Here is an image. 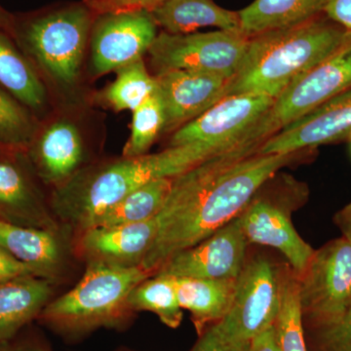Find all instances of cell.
Here are the masks:
<instances>
[{"mask_svg":"<svg viewBox=\"0 0 351 351\" xmlns=\"http://www.w3.org/2000/svg\"><path fill=\"white\" fill-rule=\"evenodd\" d=\"M301 152L256 154L221 173L201 163L178 178L181 207L161 226L142 267L154 276L174 254L195 246L237 219L258 189Z\"/></svg>","mask_w":351,"mask_h":351,"instance_id":"6da1fadb","label":"cell"},{"mask_svg":"<svg viewBox=\"0 0 351 351\" xmlns=\"http://www.w3.org/2000/svg\"><path fill=\"white\" fill-rule=\"evenodd\" d=\"M210 157L199 145H179L78 171L55 189L51 210L69 228L82 232L106 210L147 182L178 177Z\"/></svg>","mask_w":351,"mask_h":351,"instance_id":"7a4b0ae2","label":"cell"},{"mask_svg":"<svg viewBox=\"0 0 351 351\" xmlns=\"http://www.w3.org/2000/svg\"><path fill=\"white\" fill-rule=\"evenodd\" d=\"M350 39L351 32L325 14L294 27L252 36L241 66L228 80L225 97L258 94L276 99Z\"/></svg>","mask_w":351,"mask_h":351,"instance_id":"3957f363","label":"cell"},{"mask_svg":"<svg viewBox=\"0 0 351 351\" xmlns=\"http://www.w3.org/2000/svg\"><path fill=\"white\" fill-rule=\"evenodd\" d=\"M154 276L142 267H123L87 263L75 287L53 299L39 314L43 325L68 339L83 338L96 330H122L134 313L128 304L133 289Z\"/></svg>","mask_w":351,"mask_h":351,"instance_id":"277c9868","label":"cell"},{"mask_svg":"<svg viewBox=\"0 0 351 351\" xmlns=\"http://www.w3.org/2000/svg\"><path fill=\"white\" fill-rule=\"evenodd\" d=\"M95 18L83 2L69 4L27 21L21 34L43 71L71 86L80 77Z\"/></svg>","mask_w":351,"mask_h":351,"instance_id":"5b68a950","label":"cell"},{"mask_svg":"<svg viewBox=\"0 0 351 351\" xmlns=\"http://www.w3.org/2000/svg\"><path fill=\"white\" fill-rule=\"evenodd\" d=\"M351 88V39L332 56L294 80L245 133V144L267 138Z\"/></svg>","mask_w":351,"mask_h":351,"instance_id":"8992f818","label":"cell"},{"mask_svg":"<svg viewBox=\"0 0 351 351\" xmlns=\"http://www.w3.org/2000/svg\"><path fill=\"white\" fill-rule=\"evenodd\" d=\"M283 271L265 257L246 260L237 278L232 306L213 324L221 338L234 343L252 339L274 326L282 302Z\"/></svg>","mask_w":351,"mask_h":351,"instance_id":"52a82bcc","label":"cell"},{"mask_svg":"<svg viewBox=\"0 0 351 351\" xmlns=\"http://www.w3.org/2000/svg\"><path fill=\"white\" fill-rule=\"evenodd\" d=\"M249 38L218 31L170 34L159 32L149 54L156 75L171 71L213 73L232 80L243 61Z\"/></svg>","mask_w":351,"mask_h":351,"instance_id":"ba28073f","label":"cell"},{"mask_svg":"<svg viewBox=\"0 0 351 351\" xmlns=\"http://www.w3.org/2000/svg\"><path fill=\"white\" fill-rule=\"evenodd\" d=\"M299 278L302 315L318 330L332 326L351 307V245L332 240L314 251Z\"/></svg>","mask_w":351,"mask_h":351,"instance_id":"9c48e42d","label":"cell"},{"mask_svg":"<svg viewBox=\"0 0 351 351\" xmlns=\"http://www.w3.org/2000/svg\"><path fill=\"white\" fill-rule=\"evenodd\" d=\"M274 99L265 95H230L173 133L169 147L199 145L213 156L241 145L245 133L265 114Z\"/></svg>","mask_w":351,"mask_h":351,"instance_id":"30bf717a","label":"cell"},{"mask_svg":"<svg viewBox=\"0 0 351 351\" xmlns=\"http://www.w3.org/2000/svg\"><path fill=\"white\" fill-rule=\"evenodd\" d=\"M158 36L145 9L96 16L90 34V71L101 76L143 59Z\"/></svg>","mask_w":351,"mask_h":351,"instance_id":"8fae6325","label":"cell"},{"mask_svg":"<svg viewBox=\"0 0 351 351\" xmlns=\"http://www.w3.org/2000/svg\"><path fill=\"white\" fill-rule=\"evenodd\" d=\"M248 244L237 217L199 243L174 254L156 274L234 280L246 263Z\"/></svg>","mask_w":351,"mask_h":351,"instance_id":"7c38bea8","label":"cell"},{"mask_svg":"<svg viewBox=\"0 0 351 351\" xmlns=\"http://www.w3.org/2000/svg\"><path fill=\"white\" fill-rule=\"evenodd\" d=\"M351 137V88L267 138L257 154H289Z\"/></svg>","mask_w":351,"mask_h":351,"instance_id":"4fadbf2b","label":"cell"},{"mask_svg":"<svg viewBox=\"0 0 351 351\" xmlns=\"http://www.w3.org/2000/svg\"><path fill=\"white\" fill-rule=\"evenodd\" d=\"M162 98V133H174L225 98L228 80L213 73L171 71L154 75Z\"/></svg>","mask_w":351,"mask_h":351,"instance_id":"5bb4252c","label":"cell"},{"mask_svg":"<svg viewBox=\"0 0 351 351\" xmlns=\"http://www.w3.org/2000/svg\"><path fill=\"white\" fill-rule=\"evenodd\" d=\"M156 218L117 226H92L76 232L75 251L87 263L117 267L142 265L159 232Z\"/></svg>","mask_w":351,"mask_h":351,"instance_id":"9a60e30c","label":"cell"},{"mask_svg":"<svg viewBox=\"0 0 351 351\" xmlns=\"http://www.w3.org/2000/svg\"><path fill=\"white\" fill-rule=\"evenodd\" d=\"M239 219L249 244L276 249L287 258L291 269L301 276L315 250L300 237L286 210L274 201L255 196Z\"/></svg>","mask_w":351,"mask_h":351,"instance_id":"2e32d148","label":"cell"},{"mask_svg":"<svg viewBox=\"0 0 351 351\" xmlns=\"http://www.w3.org/2000/svg\"><path fill=\"white\" fill-rule=\"evenodd\" d=\"M61 230L14 225L0 219V246L36 276L54 281L62 276L68 250Z\"/></svg>","mask_w":351,"mask_h":351,"instance_id":"e0dca14e","label":"cell"},{"mask_svg":"<svg viewBox=\"0 0 351 351\" xmlns=\"http://www.w3.org/2000/svg\"><path fill=\"white\" fill-rule=\"evenodd\" d=\"M32 157L41 180L58 188L80 171L84 159L82 134L68 120L53 122L34 143Z\"/></svg>","mask_w":351,"mask_h":351,"instance_id":"ac0fdd59","label":"cell"},{"mask_svg":"<svg viewBox=\"0 0 351 351\" xmlns=\"http://www.w3.org/2000/svg\"><path fill=\"white\" fill-rule=\"evenodd\" d=\"M0 219L23 226L58 230L52 210L46 206L31 179L18 164L0 158Z\"/></svg>","mask_w":351,"mask_h":351,"instance_id":"d6986e66","label":"cell"},{"mask_svg":"<svg viewBox=\"0 0 351 351\" xmlns=\"http://www.w3.org/2000/svg\"><path fill=\"white\" fill-rule=\"evenodd\" d=\"M53 281L36 276L0 283V343L11 341L52 301Z\"/></svg>","mask_w":351,"mask_h":351,"instance_id":"ffe728a7","label":"cell"},{"mask_svg":"<svg viewBox=\"0 0 351 351\" xmlns=\"http://www.w3.org/2000/svg\"><path fill=\"white\" fill-rule=\"evenodd\" d=\"M149 12L158 27L170 34H191L206 27L241 32L239 12L226 10L213 0H163Z\"/></svg>","mask_w":351,"mask_h":351,"instance_id":"44dd1931","label":"cell"},{"mask_svg":"<svg viewBox=\"0 0 351 351\" xmlns=\"http://www.w3.org/2000/svg\"><path fill=\"white\" fill-rule=\"evenodd\" d=\"M178 301L191 314L198 336L228 314L234 298L237 281L173 277Z\"/></svg>","mask_w":351,"mask_h":351,"instance_id":"7402d4cb","label":"cell"},{"mask_svg":"<svg viewBox=\"0 0 351 351\" xmlns=\"http://www.w3.org/2000/svg\"><path fill=\"white\" fill-rule=\"evenodd\" d=\"M328 0H255L239 11L247 38L302 24L324 14Z\"/></svg>","mask_w":351,"mask_h":351,"instance_id":"603a6c76","label":"cell"},{"mask_svg":"<svg viewBox=\"0 0 351 351\" xmlns=\"http://www.w3.org/2000/svg\"><path fill=\"white\" fill-rule=\"evenodd\" d=\"M0 86L25 107L39 110L47 101V92L27 59L0 31Z\"/></svg>","mask_w":351,"mask_h":351,"instance_id":"cb8c5ba5","label":"cell"},{"mask_svg":"<svg viewBox=\"0 0 351 351\" xmlns=\"http://www.w3.org/2000/svg\"><path fill=\"white\" fill-rule=\"evenodd\" d=\"M173 181L174 178H160L147 182L97 217L89 228L130 225L156 218L169 197Z\"/></svg>","mask_w":351,"mask_h":351,"instance_id":"d4e9b609","label":"cell"},{"mask_svg":"<svg viewBox=\"0 0 351 351\" xmlns=\"http://www.w3.org/2000/svg\"><path fill=\"white\" fill-rule=\"evenodd\" d=\"M117 78L99 94L98 100L115 112L135 110L157 90L156 76L147 71L144 59L122 66Z\"/></svg>","mask_w":351,"mask_h":351,"instance_id":"484cf974","label":"cell"},{"mask_svg":"<svg viewBox=\"0 0 351 351\" xmlns=\"http://www.w3.org/2000/svg\"><path fill=\"white\" fill-rule=\"evenodd\" d=\"M128 304L135 313L151 311L156 314L163 324L172 329L181 325L184 316L171 276L156 274L145 279L133 289Z\"/></svg>","mask_w":351,"mask_h":351,"instance_id":"4316f807","label":"cell"},{"mask_svg":"<svg viewBox=\"0 0 351 351\" xmlns=\"http://www.w3.org/2000/svg\"><path fill=\"white\" fill-rule=\"evenodd\" d=\"M300 301L299 278L292 269L283 271L282 302L274 323L278 351H308Z\"/></svg>","mask_w":351,"mask_h":351,"instance_id":"83f0119b","label":"cell"},{"mask_svg":"<svg viewBox=\"0 0 351 351\" xmlns=\"http://www.w3.org/2000/svg\"><path fill=\"white\" fill-rule=\"evenodd\" d=\"M132 112L131 134L123 147L124 157L145 156L163 132L165 110L158 87Z\"/></svg>","mask_w":351,"mask_h":351,"instance_id":"f1b7e54d","label":"cell"},{"mask_svg":"<svg viewBox=\"0 0 351 351\" xmlns=\"http://www.w3.org/2000/svg\"><path fill=\"white\" fill-rule=\"evenodd\" d=\"M34 123L25 106L0 86V145L23 151L34 140Z\"/></svg>","mask_w":351,"mask_h":351,"instance_id":"f546056e","label":"cell"},{"mask_svg":"<svg viewBox=\"0 0 351 351\" xmlns=\"http://www.w3.org/2000/svg\"><path fill=\"white\" fill-rule=\"evenodd\" d=\"M318 336L323 351H351V307L337 324L319 329Z\"/></svg>","mask_w":351,"mask_h":351,"instance_id":"4dcf8cb0","label":"cell"},{"mask_svg":"<svg viewBox=\"0 0 351 351\" xmlns=\"http://www.w3.org/2000/svg\"><path fill=\"white\" fill-rule=\"evenodd\" d=\"M154 0H83V3L95 16L101 14L120 12V11L145 9L149 11Z\"/></svg>","mask_w":351,"mask_h":351,"instance_id":"1f68e13d","label":"cell"},{"mask_svg":"<svg viewBox=\"0 0 351 351\" xmlns=\"http://www.w3.org/2000/svg\"><path fill=\"white\" fill-rule=\"evenodd\" d=\"M250 345L251 343H234L226 341L211 325L198 336L197 341L191 351H249Z\"/></svg>","mask_w":351,"mask_h":351,"instance_id":"d6a6232c","label":"cell"},{"mask_svg":"<svg viewBox=\"0 0 351 351\" xmlns=\"http://www.w3.org/2000/svg\"><path fill=\"white\" fill-rule=\"evenodd\" d=\"M24 276H36V274L29 267L19 262L5 249L0 246V283Z\"/></svg>","mask_w":351,"mask_h":351,"instance_id":"836d02e7","label":"cell"},{"mask_svg":"<svg viewBox=\"0 0 351 351\" xmlns=\"http://www.w3.org/2000/svg\"><path fill=\"white\" fill-rule=\"evenodd\" d=\"M324 14L351 32V0H328Z\"/></svg>","mask_w":351,"mask_h":351,"instance_id":"e575fe53","label":"cell"},{"mask_svg":"<svg viewBox=\"0 0 351 351\" xmlns=\"http://www.w3.org/2000/svg\"><path fill=\"white\" fill-rule=\"evenodd\" d=\"M249 351H278L274 325L252 339Z\"/></svg>","mask_w":351,"mask_h":351,"instance_id":"d590c367","label":"cell"},{"mask_svg":"<svg viewBox=\"0 0 351 351\" xmlns=\"http://www.w3.org/2000/svg\"><path fill=\"white\" fill-rule=\"evenodd\" d=\"M335 223L343 233V239L351 245V201L336 214Z\"/></svg>","mask_w":351,"mask_h":351,"instance_id":"8d00e7d4","label":"cell"},{"mask_svg":"<svg viewBox=\"0 0 351 351\" xmlns=\"http://www.w3.org/2000/svg\"><path fill=\"white\" fill-rule=\"evenodd\" d=\"M0 351H52L49 346L39 341L12 343L11 341L0 343Z\"/></svg>","mask_w":351,"mask_h":351,"instance_id":"74e56055","label":"cell"},{"mask_svg":"<svg viewBox=\"0 0 351 351\" xmlns=\"http://www.w3.org/2000/svg\"><path fill=\"white\" fill-rule=\"evenodd\" d=\"M0 31L5 32L9 36H15L16 25L12 16L7 13L1 6H0Z\"/></svg>","mask_w":351,"mask_h":351,"instance_id":"f35d334b","label":"cell"},{"mask_svg":"<svg viewBox=\"0 0 351 351\" xmlns=\"http://www.w3.org/2000/svg\"><path fill=\"white\" fill-rule=\"evenodd\" d=\"M0 152H4V154H8V152H14L10 151V149H6V147H2L0 145Z\"/></svg>","mask_w":351,"mask_h":351,"instance_id":"ab89813d","label":"cell"},{"mask_svg":"<svg viewBox=\"0 0 351 351\" xmlns=\"http://www.w3.org/2000/svg\"><path fill=\"white\" fill-rule=\"evenodd\" d=\"M161 1H163V0H154V6H152V8H154V6H156L157 4L160 3ZM152 9H151V10H152Z\"/></svg>","mask_w":351,"mask_h":351,"instance_id":"60d3db41","label":"cell"},{"mask_svg":"<svg viewBox=\"0 0 351 351\" xmlns=\"http://www.w3.org/2000/svg\"><path fill=\"white\" fill-rule=\"evenodd\" d=\"M117 351H134V350H127V348H121V350H119Z\"/></svg>","mask_w":351,"mask_h":351,"instance_id":"b9f144b4","label":"cell"},{"mask_svg":"<svg viewBox=\"0 0 351 351\" xmlns=\"http://www.w3.org/2000/svg\"><path fill=\"white\" fill-rule=\"evenodd\" d=\"M350 143H351V137H350Z\"/></svg>","mask_w":351,"mask_h":351,"instance_id":"7bdbcfd3","label":"cell"}]
</instances>
